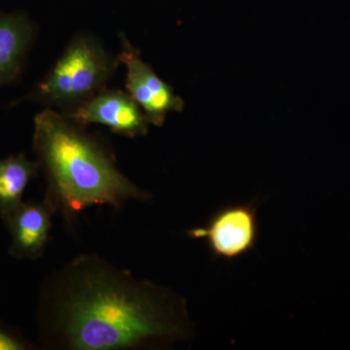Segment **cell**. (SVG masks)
Listing matches in <instances>:
<instances>
[{"mask_svg": "<svg viewBox=\"0 0 350 350\" xmlns=\"http://www.w3.org/2000/svg\"><path fill=\"white\" fill-rule=\"evenodd\" d=\"M29 345L24 340L0 327V350H25Z\"/></svg>", "mask_w": 350, "mask_h": 350, "instance_id": "obj_10", "label": "cell"}, {"mask_svg": "<svg viewBox=\"0 0 350 350\" xmlns=\"http://www.w3.org/2000/svg\"><path fill=\"white\" fill-rule=\"evenodd\" d=\"M54 211L45 202H23L4 222L11 234L9 254L17 259L42 257L50 239Z\"/></svg>", "mask_w": 350, "mask_h": 350, "instance_id": "obj_7", "label": "cell"}, {"mask_svg": "<svg viewBox=\"0 0 350 350\" xmlns=\"http://www.w3.org/2000/svg\"><path fill=\"white\" fill-rule=\"evenodd\" d=\"M186 234L189 239H204L214 257L234 261L256 246L258 206L253 202L227 204L213 213L204 225L187 230Z\"/></svg>", "mask_w": 350, "mask_h": 350, "instance_id": "obj_4", "label": "cell"}, {"mask_svg": "<svg viewBox=\"0 0 350 350\" xmlns=\"http://www.w3.org/2000/svg\"><path fill=\"white\" fill-rule=\"evenodd\" d=\"M120 64L96 36L78 33L49 72L17 103L33 101L68 113L107 88Z\"/></svg>", "mask_w": 350, "mask_h": 350, "instance_id": "obj_3", "label": "cell"}, {"mask_svg": "<svg viewBox=\"0 0 350 350\" xmlns=\"http://www.w3.org/2000/svg\"><path fill=\"white\" fill-rule=\"evenodd\" d=\"M120 63L126 68V89L146 115L150 125L162 126L170 112H181L185 103L145 63L140 51L124 32L119 34Z\"/></svg>", "mask_w": 350, "mask_h": 350, "instance_id": "obj_5", "label": "cell"}, {"mask_svg": "<svg viewBox=\"0 0 350 350\" xmlns=\"http://www.w3.org/2000/svg\"><path fill=\"white\" fill-rule=\"evenodd\" d=\"M36 317L46 349H162L193 335L179 295L93 253L75 258L45 280Z\"/></svg>", "mask_w": 350, "mask_h": 350, "instance_id": "obj_1", "label": "cell"}, {"mask_svg": "<svg viewBox=\"0 0 350 350\" xmlns=\"http://www.w3.org/2000/svg\"><path fill=\"white\" fill-rule=\"evenodd\" d=\"M64 115L83 126L96 124L112 133L129 138L148 133L146 115L130 94L121 90L105 88L86 103Z\"/></svg>", "mask_w": 350, "mask_h": 350, "instance_id": "obj_6", "label": "cell"}, {"mask_svg": "<svg viewBox=\"0 0 350 350\" xmlns=\"http://www.w3.org/2000/svg\"><path fill=\"white\" fill-rule=\"evenodd\" d=\"M36 36V27L23 13L0 12V87L22 75Z\"/></svg>", "mask_w": 350, "mask_h": 350, "instance_id": "obj_8", "label": "cell"}, {"mask_svg": "<svg viewBox=\"0 0 350 350\" xmlns=\"http://www.w3.org/2000/svg\"><path fill=\"white\" fill-rule=\"evenodd\" d=\"M32 148L47 183L43 200L68 226L88 207L118 211L130 200L153 198L119 170L105 142L64 113L46 108L36 115Z\"/></svg>", "mask_w": 350, "mask_h": 350, "instance_id": "obj_2", "label": "cell"}, {"mask_svg": "<svg viewBox=\"0 0 350 350\" xmlns=\"http://www.w3.org/2000/svg\"><path fill=\"white\" fill-rule=\"evenodd\" d=\"M40 167L24 152L0 160V217L6 222L23 202L25 189L38 176Z\"/></svg>", "mask_w": 350, "mask_h": 350, "instance_id": "obj_9", "label": "cell"}]
</instances>
